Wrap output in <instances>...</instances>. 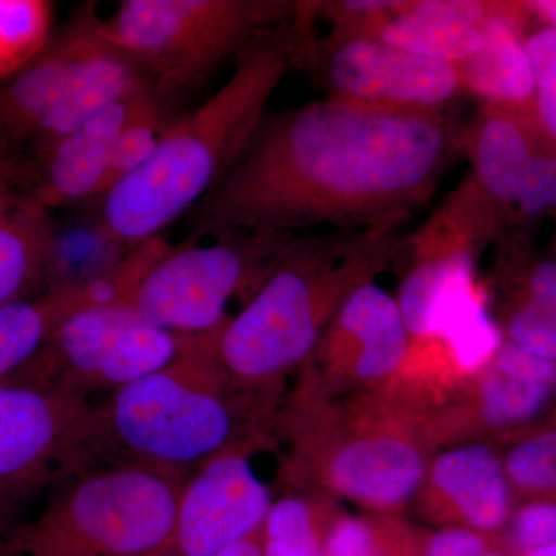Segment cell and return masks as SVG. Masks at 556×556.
Here are the masks:
<instances>
[{
	"mask_svg": "<svg viewBox=\"0 0 556 556\" xmlns=\"http://www.w3.org/2000/svg\"><path fill=\"white\" fill-rule=\"evenodd\" d=\"M497 324L508 343L556 364V324L532 302L521 295L506 294Z\"/></svg>",
	"mask_w": 556,
	"mask_h": 556,
	"instance_id": "83f0119b",
	"label": "cell"
},
{
	"mask_svg": "<svg viewBox=\"0 0 556 556\" xmlns=\"http://www.w3.org/2000/svg\"><path fill=\"white\" fill-rule=\"evenodd\" d=\"M186 473L105 463L67 479L30 525L11 530L20 556H172Z\"/></svg>",
	"mask_w": 556,
	"mask_h": 556,
	"instance_id": "52a82bcc",
	"label": "cell"
},
{
	"mask_svg": "<svg viewBox=\"0 0 556 556\" xmlns=\"http://www.w3.org/2000/svg\"><path fill=\"white\" fill-rule=\"evenodd\" d=\"M427 506L482 535L503 530L514 511L503 456L484 442H468L439 453L428 466Z\"/></svg>",
	"mask_w": 556,
	"mask_h": 556,
	"instance_id": "2e32d148",
	"label": "cell"
},
{
	"mask_svg": "<svg viewBox=\"0 0 556 556\" xmlns=\"http://www.w3.org/2000/svg\"><path fill=\"white\" fill-rule=\"evenodd\" d=\"M56 292L0 303V383L21 371L64 317Z\"/></svg>",
	"mask_w": 556,
	"mask_h": 556,
	"instance_id": "603a6c76",
	"label": "cell"
},
{
	"mask_svg": "<svg viewBox=\"0 0 556 556\" xmlns=\"http://www.w3.org/2000/svg\"><path fill=\"white\" fill-rule=\"evenodd\" d=\"M508 484L518 496L554 497L556 490V426L521 434L503 456Z\"/></svg>",
	"mask_w": 556,
	"mask_h": 556,
	"instance_id": "4316f807",
	"label": "cell"
},
{
	"mask_svg": "<svg viewBox=\"0 0 556 556\" xmlns=\"http://www.w3.org/2000/svg\"><path fill=\"white\" fill-rule=\"evenodd\" d=\"M554 248H555V258H556V225H555V236H554Z\"/></svg>",
	"mask_w": 556,
	"mask_h": 556,
	"instance_id": "60d3db41",
	"label": "cell"
},
{
	"mask_svg": "<svg viewBox=\"0 0 556 556\" xmlns=\"http://www.w3.org/2000/svg\"><path fill=\"white\" fill-rule=\"evenodd\" d=\"M324 541L309 500L287 495L273 503L262 527L265 556H324Z\"/></svg>",
	"mask_w": 556,
	"mask_h": 556,
	"instance_id": "484cf974",
	"label": "cell"
},
{
	"mask_svg": "<svg viewBox=\"0 0 556 556\" xmlns=\"http://www.w3.org/2000/svg\"><path fill=\"white\" fill-rule=\"evenodd\" d=\"M533 17L526 2H497L482 27L481 49L457 65L464 93L536 119V86L526 39Z\"/></svg>",
	"mask_w": 556,
	"mask_h": 556,
	"instance_id": "e0dca14e",
	"label": "cell"
},
{
	"mask_svg": "<svg viewBox=\"0 0 556 556\" xmlns=\"http://www.w3.org/2000/svg\"><path fill=\"white\" fill-rule=\"evenodd\" d=\"M324 556H383L378 527L365 518L336 519L325 536Z\"/></svg>",
	"mask_w": 556,
	"mask_h": 556,
	"instance_id": "1f68e13d",
	"label": "cell"
},
{
	"mask_svg": "<svg viewBox=\"0 0 556 556\" xmlns=\"http://www.w3.org/2000/svg\"><path fill=\"white\" fill-rule=\"evenodd\" d=\"M105 464L97 407L36 383H0V495L10 506L53 481Z\"/></svg>",
	"mask_w": 556,
	"mask_h": 556,
	"instance_id": "30bf717a",
	"label": "cell"
},
{
	"mask_svg": "<svg viewBox=\"0 0 556 556\" xmlns=\"http://www.w3.org/2000/svg\"><path fill=\"white\" fill-rule=\"evenodd\" d=\"M508 544L517 556L556 544L555 497H529L515 508L508 521Z\"/></svg>",
	"mask_w": 556,
	"mask_h": 556,
	"instance_id": "4dcf8cb0",
	"label": "cell"
},
{
	"mask_svg": "<svg viewBox=\"0 0 556 556\" xmlns=\"http://www.w3.org/2000/svg\"><path fill=\"white\" fill-rule=\"evenodd\" d=\"M521 556H556V544H552V546L543 548H538V551L529 552V554Z\"/></svg>",
	"mask_w": 556,
	"mask_h": 556,
	"instance_id": "8d00e7d4",
	"label": "cell"
},
{
	"mask_svg": "<svg viewBox=\"0 0 556 556\" xmlns=\"http://www.w3.org/2000/svg\"><path fill=\"white\" fill-rule=\"evenodd\" d=\"M211 556H265L262 544V532L241 540L239 543L230 544L217 554Z\"/></svg>",
	"mask_w": 556,
	"mask_h": 556,
	"instance_id": "836d02e7",
	"label": "cell"
},
{
	"mask_svg": "<svg viewBox=\"0 0 556 556\" xmlns=\"http://www.w3.org/2000/svg\"><path fill=\"white\" fill-rule=\"evenodd\" d=\"M10 503L2 495H0V532H2L3 519L7 517L9 511Z\"/></svg>",
	"mask_w": 556,
	"mask_h": 556,
	"instance_id": "f35d334b",
	"label": "cell"
},
{
	"mask_svg": "<svg viewBox=\"0 0 556 556\" xmlns=\"http://www.w3.org/2000/svg\"><path fill=\"white\" fill-rule=\"evenodd\" d=\"M484 556H517V555L510 554V552L492 551V548H490V551L486 552V554Z\"/></svg>",
	"mask_w": 556,
	"mask_h": 556,
	"instance_id": "ab89813d",
	"label": "cell"
},
{
	"mask_svg": "<svg viewBox=\"0 0 556 556\" xmlns=\"http://www.w3.org/2000/svg\"><path fill=\"white\" fill-rule=\"evenodd\" d=\"M408 222L295 233L244 308L206 332L218 367L241 387L280 393L283 379L308 365L342 303L401 254Z\"/></svg>",
	"mask_w": 556,
	"mask_h": 556,
	"instance_id": "3957f363",
	"label": "cell"
},
{
	"mask_svg": "<svg viewBox=\"0 0 556 556\" xmlns=\"http://www.w3.org/2000/svg\"><path fill=\"white\" fill-rule=\"evenodd\" d=\"M471 386L478 426L493 433H519L556 401V364L504 340Z\"/></svg>",
	"mask_w": 556,
	"mask_h": 556,
	"instance_id": "d6986e66",
	"label": "cell"
},
{
	"mask_svg": "<svg viewBox=\"0 0 556 556\" xmlns=\"http://www.w3.org/2000/svg\"><path fill=\"white\" fill-rule=\"evenodd\" d=\"M60 252L51 211L22 197L0 223V303L35 298L46 291Z\"/></svg>",
	"mask_w": 556,
	"mask_h": 556,
	"instance_id": "7402d4cb",
	"label": "cell"
},
{
	"mask_svg": "<svg viewBox=\"0 0 556 556\" xmlns=\"http://www.w3.org/2000/svg\"><path fill=\"white\" fill-rule=\"evenodd\" d=\"M543 137L536 119L481 105L460 127V150L470 160L468 177L515 228V206L527 166Z\"/></svg>",
	"mask_w": 556,
	"mask_h": 556,
	"instance_id": "ac0fdd59",
	"label": "cell"
},
{
	"mask_svg": "<svg viewBox=\"0 0 556 556\" xmlns=\"http://www.w3.org/2000/svg\"><path fill=\"white\" fill-rule=\"evenodd\" d=\"M54 5L46 0H0V84L20 73L53 39Z\"/></svg>",
	"mask_w": 556,
	"mask_h": 556,
	"instance_id": "cb8c5ba5",
	"label": "cell"
},
{
	"mask_svg": "<svg viewBox=\"0 0 556 556\" xmlns=\"http://www.w3.org/2000/svg\"><path fill=\"white\" fill-rule=\"evenodd\" d=\"M0 556H20L10 546L9 540H3L2 536H0Z\"/></svg>",
	"mask_w": 556,
	"mask_h": 556,
	"instance_id": "74e56055",
	"label": "cell"
},
{
	"mask_svg": "<svg viewBox=\"0 0 556 556\" xmlns=\"http://www.w3.org/2000/svg\"><path fill=\"white\" fill-rule=\"evenodd\" d=\"M309 72L328 100L368 108L447 112L464 94L455 65L375 38H318Z\"/></svg>",
	"mask_w": 556,
	"mask_h": 556,
	"instance_id": "8fae6325",
	"label": "cell"
},
{
	"mask_svg": "<svg viewBox=\"0 0 556 556\" xmlns=\"http://www.w3.org/2000/svg\"><path fill=\"white\" fill-rule=\"evenodd\" d=\"M295 233H226L215 241L172 244L129 300L139 316L177 334L215 331L230 300L268 277ZM249 295V298H251Z\"/></svg>",
	"mask_w": 556,
	"mask_h": 556,
	"instance_id": "ba28073f",
	"label": "cell"
},
{
	"mask_svg": "<svg viewBox=\"0 0 556 556\" xmlns=\"http://www.w3.org/2000/svg\"><path fill=\"white\" fill-rule=\"evenodd\" d=\"M188 334L155 327L129 302L76 311L61 318L38 354L7 382L61 388L87 397L167 367Z\"/></svg>",
	"mask_w": 556,
	"mask_h": 556,
	"instance_id": "9c48e42d",
	"label": "cell"
},
{
	"mask_svg": "<svg viewBox=\"0 0 556 556\" xmlns=\"http://www.w3.org/2000/svg\"><path fill=\"white\" fill-rule=\"evenodd\" d=\"M526 5L533 21L543 27L556 28V0H527Z\"/></svg>",
	"mask_w": 556,
	"mask_h": 556,
	"instance_id": "e575fe53",
	"label": "cell"
},
{
	"mask_svg": "<svg viewBox=\"0 0 556 556\" xmlns=\"http://www.w3.org/2000/svg\"><path fill=\"white\" fill-rule=\"evenodd\" d=\"M148 91L115 102L78 130L16 163L0 164L3 175L21 195L49 211L100 200L116 138Z\"/></svg>",
	"mask_w": 556,
	"mask_h": 556,
	"instance_id": "5bb4252c",
	"label": "cell"
},
{
	"mask_svg": "<svg viewBox=\"0 0 556 556\" xmlns=\"http://www.w3.org/2000/svg\"><path fill=\"white\" fill-rule=\"evenodd\" d=\"M554 497H555V500H556V490H555V496H554Z\"/></svg>",
	"mask_w": 556,
	"mask_h": 556,
	"instance_id": "b9f144b4",
	"label": "cell"
},
{
	"mask_svg": "<svg viewBox=\"0 0 556 556\" xmlns=\"http://www.w3.org/2000/svg\"><path fill=\"white\" fill-rule=\"evenodd\" d=\"M378 404L371 412L365 402L345 427L334 401L300 380L276 422L291 444L289 478L380 514L407 506L426 482L427 456L413 437L412 415Z\"/></svg>",
	"mask_w": 556,
	"mask_h": 556,
	"instance_id": "5b68a950",
	"label": "cell"
},
{
	"mask_svg": "<svg viewBox=\"0 0 556 556\" xmlns=\"http://www.w3.org/2000/svg\"><path fill=\"white\" fill-rule=\"evenodd\" d=\"M294 0H123L98 35L134 64L172 118L226 61L294 16Z\"/></svg>",
	"mask_w": 556,
	"mask_h": 556,
	"instance_id": "8992f818",
	"label": "cell"
},
{
	"mask_svg": "<svg viewBox=\"0 0 556 556\" xmlns=\"http://www.w3.org/2000/svg\"><path fill=\"white\" fill-rule=\"evenodd\" d=\"M409 346L397 300L371 281L342 303L300 379L329 399L380 390L396 382Z\"/></svg>",
	"mask_w": 556,
	"mask_h": 556,
	"instance_id": "7c38bea8",
	"label": "cell"
},
{
	"mask_svg": "<svg viewBox=\"0 0 556 556\" xmlns=\"http://www.w3.org/2000/svg\"><path fill=\"white\" fill-rule=\"evenodd\" d=\"M459 155L460 127L448 110L306 102L263 119L189 212L188 239L356 229L412 217Z\"/></svg>",
	"mask_w": 556,
	"mask_h": 556,
	"instance_id": "6da1fadb",
	"label": "cell"
},
{
	"mask_svg": "<svg viewBox=\"0 0 556 556\" xmlns=\"http://www.w3.org/2000/svg\"><path fill=\"white\" fill-rule=\"evenodd\" d=\"M20 192L13 188V185L3 175L0 169V223L5 222L7 217L14 211V207L20 204L22 200Z\"/></svg>",
	"mask_w": 556,
	"mask_h": 556,
	"instance_id": "d590c367",
	"label": "cell"
},
{
	"mask_svg": "<svg viewBox=\"0 0 556 556\" xmlns=\"http://www.w3.org/2000/svg\"><path fill=\"white\" fill-rule=\"evenodd\" d=\"M144 89L148 86L134 64L100 36L76 73L67 93L20 160L67 137L102 110Z\"/></svg>",
	"mask_w": 556,
	"mask_h": 556,
	"instance_id": "44dd1931",
	"label": "cell"
},
{
	"mask_svg": "<svg viewBox=\"0 0 556 556\" xmlns=\"http://www.w3.org/2000/svg\"><path fill=\"white\" fill-rule=\"evenodd\" d=\"M172 121L174 118L169 113L161 108L148 91L116 138L110 155L102 197L152 159L161 137Z\"/></svg>",
	"mask_w": 556,
	"mask_h": 556,
	"instance_id": "d4e9b609",
	"label": "cell"
},
{
	"mask_svg": "<svg viewBox=\"0 0 556 556\" xmlns=\"http://www.w3.org/2000/svg\"><path fill=\"white\" fill-rule=\"evenodd\" d=\"M97 13L91 3L54 33L42 53L0 84V164L14 163L67 93L76 73L98 42Z\"/></svg>",
	"mask_w": 556,
	"mask_h": 556,
	"instance_id": "9a60e30c",
	"label": "cell"
},
{
	"mask_svg": "<svg viewBox=\"0 0 556 556\" xmlns=\"http://www.w3.org/2000/svg\"><path fill=\"white\" fill-rule=\"evenodd\" d=\"M320 0H300L289 20L266 28L233 61L228 80L172 121L152 159L98 200L97 228L129 249L163 236L239 160L291 73L308 70Z\"/></svg>",
	"mask_w": 556,
	"mask_h": 556,
	"instance_id": "7a4b0ae2",
	"label": "cell"
},
{
	"mask_svg": "<svg viewBox=\"0 0 556 556\" xmlns=\"http://www.w3.org/2000/svg\"><path fill=\"white\" fill-rule=\"evenodd\" d=\"M496 5L493 0H405L371 38L457 67L481 49L482 27Z\"/></svg>",
	"mask_w": 556,
	"mask_h": 556,
	"instance_id": "ffe728a7",
	"label": "cell"
},
{
	"mask_svg": "<svg viewBox=\"0 0 556 556\" xmlns=\"http://www.w3.org/2000/svg\"><path fill=\"white\" fill-rule=\"evenodd\" d=\"M254 448L219 453L179 493L172 556H211L262 532L273 500L249 463Z\"/></svg>",
	"mask_w": 556,
	"mask_h": 556,
	"instance_id": "4fadbf2b",
	"label": "cell"
},
{
	"mask_svg": "<svg viewBox=\"0 0 556 556\" xmlns=\"http://www.w3.org/2000/svg\"><path fill=\"white\" fill-rule=\"evenodd\" d=\"M490 551L489 540L477 530L464 526H448L428 538L427 556H484Z\"/></svg>",
	"mask_w": 556,
	"mask_h": 556,
	"instance_id": "d6a6232c",
	"label": "cell"
},
{
	"mask_svg": "<svg viewBox=\"0 0 556 556\" xmlns=\"http://www.w3.org/2000/svg\"><path fill=\"white\" fill-rule=\"evenodd\" d=\"M527 53L536 86V123L556 142V28L541 27L529 33Z\"/></svg>",
	"mask_w": 556,
	"mask_h": 556,
	"instance_id": "f546056e",
	"label": "cell"
},
{
	"mask_svg": "<svg viewBox=\"0 0 556 556\" xmlns=\"http://www.w3.org/2000/svg\"><path fill=\"white\" fill-rule=\"evenodd\" d=\"M552 214H556V142L543 134L519 190L515 228L527 229Z\"/></svg>",
	"mask_w": 556,
	"mask_h": 556,
	"instance_id": "f1b7e54d",
	"label": "cell"
},
{
	"mask_svg": "<svg viewBox=\"0 0 556 556\" xmlns=\"http://www.w3.org/2000/svg\"><path fill=\"white\" fill-rule=\"evenodd\" d=\"M278 402L280 393L233 382L218 367L207 334L189 336L172 364L97 407L105 463L188 475L228 450L262 448L276 428Z\"/></svg>",
	"mask_w": 556,
	"mask_h": 556,
	"instance_id": "277c9868",
	"label": "cell"
}]
</instances>
